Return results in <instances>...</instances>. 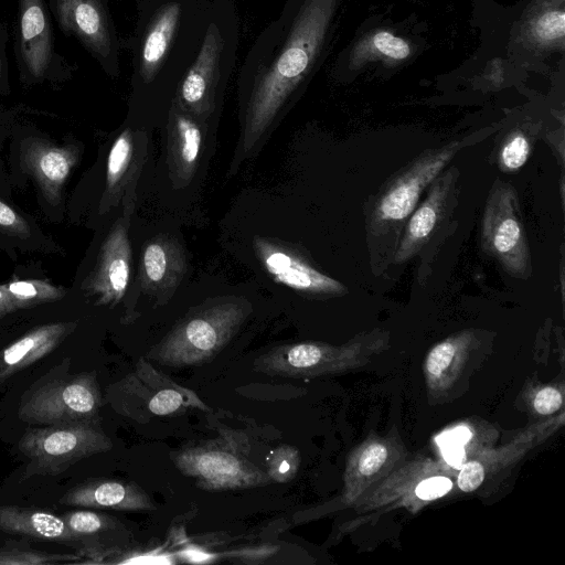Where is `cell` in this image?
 <instances>
[{"label":"cell","mask_w":565,"mask_h":565,"mask_svg":"<svg viewBox=\"0 0 565 565\" xmlns=\"http://www.w3.org/2000/svg\"><path fill=\"white\" fill-rule=\"evenodd\" d=\"M8 41L9 35L7 28L0 19V96L7 94L10 89L9 62L7 57Z\"/></svg>","instance_id":"cell-36"},{"label":"cell","mask_w":565,"mask_h":565,"mask_svg":"<svg viewBox=\"0 0 565 565\" xmlns=\"http://www.w3.org/2000/svg\"><path fill=\"white\" fill-rule=\"evenodd\" d=\"M23 146L22 160L26 170L34 177L44 198L56 204L61 199V190L78 153L73 147H56L38 139H29Z\"/></svg>","instance_id":"cell-20"},{"label":"cell","mask_w":565,"mask_h":565,"mask_svg":"<svg viewBox=\"0 0 565 565\" xmlns=\"http://www.w3.org/2000/svg\"><path fill=\"white\" fill-rule=\"evenodd\" d=\"M60 30L75 39L109 74H117V43L104 0H46Z\"/></svg>","instance_id":"cell-11"},{"label":"cell","mask_w":565,"mask_h":565,"mask_svg":"<svg viewBox=\"0 0 565 565\" xmlns=\"http://www.w3.org/2000/svg\"><path fill=\"white\" fill-rule=\"evenodd\" d=\"M148 139L143 130L126 128L115 139L107 157L103 209L124 204V215L132 214L136 188L147 158Z\"/></svg>","instance_id":"cell-14"},{"label":"cell","mask_w":565,"mask_h":565,"mask_svg":"<svg viewBox=\"0 0 565 565\" xmlns=\"http://www.w3.org/2000/svg\"><path fill=\"white\" fill-rule=\"evenodd\" d=\"M0 228L19 236H28L30 234L28 222L1 200Z\"/></svg>","instance_id":"cell-35"},{"label":"cell","mask_w":565,"mask_h":565,"mask_svg":"<svg viewBox=\"0 0 565 565\" xmlns=\"http://www.w3.org/2000/svg\"><path fill=\"white\" fill-rule=\"evenodd\" d=\"M477 347L475 332L465 330L437 343L428 352L424 372L430 395L436 397L450 388L459 377L469 353Z\"/></svg>","instance_id":"cell-22"},{"label":"cell","mask_w":565,"mask_h":565,"mask_svg":"<svg viewBox=\"0 0 565 565\" xmlns=\"http://www.w3.org/2000/svg\"><path fill=\"white\" fill-rule=\"evenodd\" d=\"M533 406L540 415H552L562 408L563 395L554 386L543 387L535 394Z\"/></svg>","instance_id":"cell-34"},{"label":"cell","mask_w":565,"mask_h":565,"mask_svg":"<svg viewBox=\"0 0 565 565\" xmlns=\"http://www.w3.org/2000/svg\"><path fill=\"white\" fill-rule=\"evenodd\" d=\"M180 12L178 3L164 6L146 33L140 53L139 71L147 83L153 78L167 55L179 23Z\"/></svg>","instance_id":"cell-25"},{"label":"cell","mask_w":565,"mask_h":565,"mask_svg":"<svg viewBox=\"0 0 565 565\" xmlns=\"http://www.w3.org/2000/svg\"><path fill=\"white\" fill-rule=\"evenodd\" d=\"M253 249L274 281L308 296H339L347 290L337 279L321 273L296 246L263 236H254Z\"/></svg>","instance_id":"cell-12"},{"label":"cell","mask_w":565,"mask_h":565,"mask_svg":"<svg viewBox=\"0 0 565 565\" xmlns=\"http://www.w3.org/2000/svg\"><path fill=\"white\" fill-rule=\"evenodd\" d=\"M205 124L173 99L167 124V163L174 189L185 188L195 175L204 145Z\"/></svg>","instance_id":"cell-17"},{"label":"cell","mask_w":565,"mask_h":565,"mask_svg":"<svg viewBox=\"0 0 565 565\" xmlns=\"http://www.w3.org/2000/svg\"><path fill=\"white\" fill-rule=\"evenodd\" d=\"M177 468L205 490L246 489L268 484L267 472L232 443L217 441L184 448L172 456Z\"/></svg>","instance_id":"cell-6"},{"label":"cell","mask_w":565,"mask_h":565,"mask_svg":"<svg viewBox=\"0 0 565 565\" xmlns=\"http://www.w3.org/2000/svg\"><path fill=\"white\" fill-rule=\"evenodd\" d=\"M46 0H18L14 57L24 85L63 83L75 68L56 50Z\"/></svg>","instance_id":"cell-4"},{"label":"cell","mask_w":565,"mask_h":565,"mask_svg":"<svg viewBox=\"0 0 565 565\" xmlns=\"http://www.w3.org/2000/svg\"><path fill=\"white\" fill-rule=\"evenodd\" d=\"M373 47L382 55L393 60H403L409 55L408 44L401 38L386 31L377 32L372 38Z\"/></svg>","instance_id":"cell-32"},{"label":"cell","mask_w":565,"mask_h":565,"mask_svg":"<svg viewBox=\"0 0 565 565\" xmlns=\"http://www.w3.org/2000/svg\"><path fill=\"white\" fill-rule=\"evenodd\" d=\"M451 488L452 482L449 478L436 476L420 481L415 489V494L424 501H430L444 497Z\"/></svg>","instance_id":"cell-33"},{"label":"cell","mask_w":565,"mask_h":565,"mask_svg":"<svg viewBox=\"0 0 565 565\" xmlns=\"http://www.w3.org/2000/svg\"><path fill=\"white\" fill-rule=\"evenodd\" d=\"M13 311V308L10 303L4 291L0 288V318Z\"/></svg>","instance_id":"cell-40"},{"label":"cell","mask_w":565,"mask_h":565,"mask_svg":"<svg viewBox=\"0 0 565 565\" xmlns=\"http://www.w3.org/2000/svg\"><path fill=\"white\" fill-rule=\"evenodd\" d=\"M564 31L565 15L562 10L545 12L534 24V33L543 42L562 39Z\"/></svg>","instance_id":"cell-31"},{"label":"cell","mask_w":565,"mask_h":565,"mask_svg":"<svg viewBox=\"0 0 565 565\" xmlns=\"http://www.w3.org/2000/svg\"><path fill=\"white\" fill-rule=\"evenodd\" d=\"M481 241L484 250L516 278L531 274V255L520 215L515 190L500 180L488 196L482 220Z\"/></svg>","instance_id":"cell-5"},{"label":"cell","mask_w":565,"mask_h":565,"mask_svg":"<svg viewBox=\"0 0 565 565\" xmlns=\"http://www.w3.org/2000/svg\"><path fill=\"white\" fill-rule=\"evenodd\" d=\"M74 327L75 323L45 324L9 345L0 356V381L51 352Z\"/></svg>","instance_id":"cell-24"},{"label":"cell","mask_w":565,"mask_h":565,"mask_svg":"<svg viewBox=\"0 0 565 565\" xmlns=\"http://www.w3.org/2000/svg\"><path fill=\"white\" fill-rule=\"evenodd\" d=\"M299 452L290 446H281L274 450L268 458L267 475L270 480L278 482L290 481L298 471Z\"/></svg>","instance_id":"cell-29"},{"label":"cell","mask_w":565,"mask_h":565,"mask_svg":"<svg viewBox=\"0 0 565 565\" xmlns=\"http://www.w3.org/2000/svg\"><path fill=\"white\" fill-rule=\"evenodd\" d=\"M531 153V143L522 131H514L503 141L499 151V163L503 171L514 172L521 169Z\"/></svg>","instance_id":"cell-27"},{"label":"cell","mask_w":565,"mask_h":565,"mask_svg":"<svg viewBox=\"0 0 565 565\" xmlns=\"http://www.w3.org/2000/svg\"><path fill=\"white\" fill-rule=\"evenodd\" d=\"M398 435L370 438L350 455L344 472L343 500L354 503L376 481L386 477L404 459Z\"/></svg>","instance_id":"cell-18"},{"label":"cell","mask_w":565,"mask_h":565,"mask_svg":"<svg viewBox=\"0 0 565 565\" xmlns=\"http://www.w3.org/2000/svg\"><path fill=\"white\" fill-rule=\"evenodd\" d=\"M444 459L454 468L460 469L467 459L463 445L445 443L439 445Z\"/></svg>","instance_id":"cell-37"},{"label":"cell","mask_w":565,"mask_h":565,"mask_svg":"<svg viewBox=\"0 0 565 565\" xmlns=\"http://www.w3.org/2000/svg\"><path fill=\"white\" fill-rule=\"evenodd\" d=\"M222 47L217 29L211 25L200 53L180 83L174 98L203 122H206L215 108Z\"/></svg>","instance_id":"cell-16"},{"label":"cell","mask_w":565,"mask_h":565,"mask_svg":"<svg viewBox=\"0 0 565 565\" xmlns=\"http://www.w3.org/2000/svg\"><path fill=\"white\" fill-rule=\"evenodd\" d=\"M63 504L125 511L154 510L149 495L136 483L98 480L79 484L62 498Z\"/></svg>","instance_id":"cell-21"},{"label":"cell","mask_w":565,"mask_h":565,"mask_svg":"<svg viewBox=\"0 0 565 565\" xmlns=\"http://www.w3.org/2000/svg\"><path fill=\"white\" fill-rule=\"evenodd\" d=\"M250 312L252 305L239 297L204 303L189 312L148 358L169 366L202 364L228 343Z\"/></svg>","instance_id":"cell-2"},{"label":"cell","mask_w":565,"mask_h":565,"mask_svg":"<svg viewBox=\"0 0 565 565\" xmlns=\"http://www.w3.org/2000/svg\"><path fill=\"white\" fill-rule=\"evenodd\" d=\"M0 288L10 300L13 311L55 301L65 296L63 288L39 279L15 280Z\"/></svg>","instance_id":"cell-26"},{"label":"cell","mask_w":565,"mask_h":565,"mask_svg":"<svg viewBox=\"0 0 565 565\" xmlns=\"http://www.w3.org/2000/svg\"><path fill=\"white\" fill-rule=\"evenodd\" d=\"M99 406L96 381L89 375H77L50 381L36 388L22 403L19 416L45 425L94 423Z\"/></svg>","instance_id":"cell-8"},{"label":"cell","mask_w":565,"mask_h":565,"mask_svg":"<svg viewBox=\"0 0 565 565\" xmlns=\"http://www.w3.org/2000/svg\"><path fill=\"white\" fill-rule=\"evenodd\" d=\"M188 269L185 252L179 241L160 234L141 249L139 284L141 291L158 303H166L178 289Z\"/></svg>","instance_id":"cell-15"},{"label":"cell","mask_w":565,"mask_h":565,"mask_svg":"<svg viewBox=\"0 0 565 565\" xmlns=\"http://www.w3.org/2000/svg\"><path fill=\"white\" fill-rule=\"evenodd\" d=\"M388 348V335H356L342 345L298 342L275 347L255 360L256 371L285 377L308 379L355 370Z\"/></svg>","instance_id":"cell-3"},{"label":"cell","mask_w":565,"mask_h":565,"mask_svg":"<svg viewBox=\"0 0 565 565\" xmlns=\"http://www.w3.org/2000/svg\"><path fill=\"white\" fill-rule=\"evenodd\" d=\"M63 520L71 532L79 540L95 535L110 526V519L97 512L78 510L64 514Z\"/></svg>","instance_id":"cell-28"},{"label":"cell","mask_w":565,"mask_h":565,"mask_svg":"<svg viewBox=\"0 0 565 565\" xmlns=\"http://www.w3.org/2000/svg\"><path fill=\"white\" fill-rule=\"evenodd\" d=\"M471 431L466 426H459L456 427L449 431H445L437 438L438 445L445 444V443H454L459 445H467L468 441L471 439Z\"/></svg>","instance_id":"cell-38"},{"label":"cell","mask_w":565,"mask_h":565,"mask_svg":"<svg viewBox=\"0 0 565 565\" xmlns=\"http://www.w3.org/2000/svg\"><path fill=\"white\" fill-rule=\"evenodd\" d=\"M130 215L116 221L105 238L95 267L82 287L97 306H116L125 296L130 280Z\"/></svg>","instance_id":"cell-13"},{"label":"cell","mask_w":565,"mask_h":565,"mask_svg":"<svg viewBox=\"0 0 565 565\" xmlns=\"http://www.w3.org/2000/svg\"><path fill=\"white\" fill-rule=\"evenodd\" d=\"M0 530L41 541L82 545L63 518L38 509L0 505Z\"/></svg>","instance_id":"cell-23"},{"label":"cell","mask_w":565,"mask_h":565,"mask_svg":"<svg viewBox=\"0 0 565 565\" xmlns=\"http://www.w3.org/2000/svg\"><path fill=\"white\" fill-rule=\"evenodd\" d=\"M73 555L46 554L20 548H1V565L51 564L72 559Z\"/></svg>","instance_id":"cell-30"},{"label":"cell","mask_w":565,"mask_h":565,"mask_svg":"<svg viewBox=\"0 0 565 565\" xmlns=\"http://www.w3.org/2000/svg\"><path fill=\"white\" fill-rule=\"evenodd\" d=\"M117 386L120 412L135 419L175 415L191 407L209 409L192 390L177 384L142 358Z\"/></svg>","instance_id":"cell-9"},{"label":"cell","mask_w":565,"mask_h":565,"mask_svg":"<svg viewBox=\"0 0 565 565\" xmlns=\"http://www.w3.org/2000/svg\"><path fill=\"white\" fill-rule=\"evenodd\" d=\"M459 141L426 151L416 158L383 191L372 213L377 228L401 226L415 210L422 193L459 151Z\"/></svg>","instance_id":"cell-10"},{"label":"cell","mask_w":565,"mask_h":565,"mask_svg":"<svg viewBox=\"0 0 565 565\" xmlns=\"http://www.w3.org/2000/svg\"><path fill=\"white\" fill-rule=\"evenodd\" d=\"M181 557L192 563H204L211 561L214 556L196 548H188L181 552Z\"/></svg>","instance_id":"cell-39"},{"label":"cell","mask_w":565,"mask_h":565,"mask_svg":"<svg viewBox=\"0 0 565 565\" xmlns=\"http://www.w3.org/2000/svg\"><path fill=\"white\" fill-rule=\"evenodd\" d=\"M454 172L446 171L431 183L426 199L413 211L395 250L397 264L409 260L428 242L433 232L446 215L454 190Z\"/></svg>","instance_id":"cell-19"},{"label":"cell","mask_w":565,"mask_h":565,"mask_svg":"<svg viewBox=\"0 0 565 565\" xmlns=\"http://www.w3.org/2000/svg\"><path fill=\"white\" fill-rule=\"evenodd\" d=\"M331 10L332 0H305L278 53L256 76L242 130V154L257 146L311 70Z\"/></svg>","instance_id":"cell-1"},{"label":"cell","mask_w":565,"mask_h":565,"mask_svg":"<svg viewBox=\"0 0 565 565\" xmlns=\"http://www.w3.org/2000/svg\"><path fill=\"white\" fill-rule=\"evenodd\" d=\"M111 447V440L94 423L32 429L19 443L20 450L35 468L49 473L61 472L74 462Z\"/></svg>","instance_id":"cell-7"}]
</instances>
